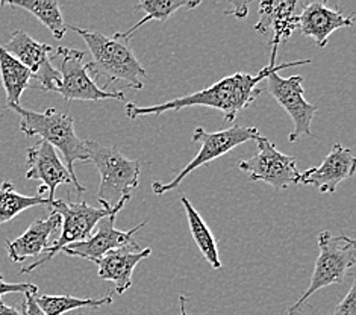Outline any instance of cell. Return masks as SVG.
I'll return each instance as SVG.
<instances>
[{
    "label": "cell",
    "mask_w": 356,
    "mask_h": 315,
    "mask_svg": "<svg viewBox=\"0 0 356 315\" xmlns=\"http://www.w3.org/2000/svg\"><path fill=\"white\" fill-rule=\"evenodd\" d=\"M311 59H299V61L284 63L279 65H266L259 70L258 74H249L238 72L229 74L226 78L220 79L211 87L193 92V95L176 97L167 100L164 104L152 105V106H138L135 104H126L124 113L131 120H137L138 117L144 115H161L167 111H182L190 106H208L220 111L225 115V120L229 123H235L236 115L243 109L249 108L257 97L262 92L259 83L267 79V76L273 72H281L290 67H299L309 64Z\"/></svg>",
    "instance_id": "cell-1"
},
{
    "label": "cell",
    "mask_w": 356,
    "mask_h": 315,
    "mask_svg": "<svg viewBox=\"0 0 356 315\" xmlns=\"http://www.w3.org/2000/svg\"><path fill=\"white\" fill-rule=\"evenodd\" d=\"M67 29L78 33L90 49L91 61L87 63L90 73L106 79L104 90L113 81H122L134 90H143V78H146V69L135 56L129 42L91 29H82L74 24H67Z\"/></svg>",
    "instance_id": "cell-2"
},
{
    "label": "cell",
    "mask_w": 356,
    "mask_h": 315,
    "mask_svg": "<svg viewBox=\"0 0 356 315\" xmlns=\"http://www.w3.org/2000/svg\"><path fill=\"white\" fill-rule=\"evenodd\" d=\"M20 115V131L26 137H40L41 141L49 143L50 146L63 153L65 159V168L74 175V163H88V152L86 141L81 140L74 129V120L70 114L58 113L56 109L49 108L44 113L24 109L20 105L8 106Z\"/></svg>",
    "instance_id": "cell-3"
},
{
    "label": "cell",
    "mask_w": 356,
    "mask_h": 315,
    "mask_svg": "<svg viewBox=\"0 0 356 315\" xmlns=\"http://www.w3.org/2000/svg\"><path fill=\"white\" fill-rule=\"evenodd\" d=\"M129 200L131 197H124L114 207L106 205V203H100L102 208H95L86 202L72 203L64 200H54L49 209L50 212H55V214L61 216V235L58 236V240L54 244H50L49 249L44 252L43 258L31 264L28 267L22 268L20 273H31V271L44 266L49 261H52L64 247L74 243L86 241L87 238H90L91 234L95 232V229L102 218L111 214H118Z\"/></svg>",
    "instance_id": "cell-4"
},
{
    "label": "cell",
    "mask_w": 356,
    "mask_h": 315,
    "mask_svg": "<svg viewBox=\"0 0 356 315\" xmlns=\"http://www.w3.org/2000/svg\"><path fill=\"white\" fill-rule=\"evenodd\" d=\"M88 161L96 165L100 175L97 199L106 205H117L124 197H132L137 190L141 163L126 158L117 147L102 146L97 141L87 140Z\"/></svg>",
    "instance_id": "cell-5"
},
{
    "label": "cell",
    "mask_w": 356,
    "mask_h": 315,
    "mask_svg": "<svg viewBox=\"0 0 356 315\" xmlns=\"http://www.w3.org/2000/svg\"><path fill=\"white\" fill-rule=\"evenodd\" d=\"M317 240L320 255L314 266L311 284L300 299L286 311V315L298 314L309 297L320 291L321 288L343 282L347 273L355 267L356 250L353 238L332 235L329 231H323L318 234Z\"/></svg>",
    "instance_id": "cell-6"
},
{
    "label": "cell",
    "mask_w": 356,
    "mask_h": 315,
    "mask_svg": "<svg viewBox=\"0 0 356 315\" xmlns=\"http://www.w3.org/2000/svg\"><path fill=\"white\" fill-rule=\"evenodd\" d=\"M259 137L261 134L257 127L240 126L236 123L231 127H227V129L217 131V132H208L203 129L202 126L196 127L193 132V141L200 143V150L197 155L193 158L190 164H186L184 167L182 172L177 175L173 181L170 182L155 181L152 184V191H154L156 195H163L168 191L177 188V186L182 184L184 179L190 173H193L194 170H197L202 165L209 164L211 161L226 155V153L234 150L235 147L241 146L244 143L257 141Z\"/></svg>",
    "instance_id": "cell-7"
},
{
    "label": "cell",
    "mask_w": 356,
    "mask_h": 315,
    "mask_svg": "<svg viewBox=\"0 0 356 315\" xmlns=\"http://www.w3.org/2000/svg\"><path fill=\"white\" fill-rule=\"evenodd\" d=\"M56 55L61 56V81H59L55 92L69 104L70 100H124L122 91H106L100 88L91 78L88 64L83 61L86 52L69 47H56Z\"/></svg>",
    "instance_id": "cell-8"
},
{
    "label": "cell",
    "mask_w": 356,
    "mask_h": 315,
    "mask_svg": "<svg viewBox=\"0 0 356 315\" xmlns=\"http://www.w3.org/2000/svg\"><path fill=\"white\" fill-rule=\"evenodd\" d=\"M258 153L238 164L241 172L249 175L253 182H266L275 190H285L293 184H299L298 159L279 152L266 137L257 140Z\"/></svg>",
    "instance_id": "cell-9"
},
{
    "label": "cell",
    "mask_w": 356,
    "mask_h": 315,
    "mask_svg": "<svg viewBox=\"0 0 356 315\" xmlns=\"http://www.w3.org/2000/svg\"><path fill=\"white\" fill-rule=\"evenodd\" d=\"M2 49L31 72L32 79L38 83L35 88L41 91L56 90L61 74L50 63V54L54 52L52 46L33 40L29 33L17 29Z\"/></svg>",
    "instance_id": "cell-10"
},
{
    "label": "cell",
    "mask_w": 356,
    "mask_h": 315,
    "mask_svg": "<svg viewBox=\"0 0 356 315\" xmlns=\"http://www.w3.org/2000/svg\"><path fill=\"white\" fill-rule=\"evenodd\" d=\"M267 90L291 117L294 129L288 140L296 143L302 135H311V123L318 108L305 100L302 76L294 74L290 78H282L279 72H273L267 76Z\"/></svg>",
    "instance_id": "cell-11"
},
{
    "label": "cell",
    "mask_w": 356,
    "mask_h": 315,
    "mask_svg": "<svg viewBox=\"0 0 356 315\" xmlns=\"http://www.w3.org/2000/svg\"><path fill=\"white\" fill-rule=\"evenodd\" d=\"M26 179L43 182L41 186H44L47 199L52 202L55 200L54 194L59 185L72 184L78 193L87 191L86 186L69 173L61 158L58 156L56 149L46 141H38L35 146L26 150Z\"/></svg>",
    "instance_id": "cell-12"
},
{
    "label": "cell",
    "mask_w": 356,
    "mask_h": 315,
    "mask_svg": "<svg viewBox=\"0 0 356 315\" xmlns=\"http://www.w3.org/2000/svg\"><path fill=\"white\" fill-rule=\"evenodd\" d=\"M115 217L117 214H111L102 218L97 223L95 232L86 241L67 245L61 252H64L67 257H78L95 262L102 257H105L108 252L120 249V247L132 243L134 235L147 225V221H143V223L129 229V231H120V229H115L114 226Z\"/></svg>",
    "instance_id": "cell-13"
},
{
    "label": "cell",
    "mask_w": 356,
    "mask_h": 315,
    "mask_svg": "<svg viewBox=\"0 0 356 315\" xmlns=\"http://www.w3.org/2000/svg\"><path fill=\"white\" fill-rule=\"evenodd\" d=\"M355 164L353 150L337 143L318 167L300 173L299 184L316 186L320 193L332 194L337 191L338 185L353 176Z\"/></svg>",
    "instance_id": "cell-14"
},
{
    "label": "cell",
    "mask_w": 356,
    "mask_h": 315,
    "mask_svg": "<svg viewBox=\"0 0 356 315\" xmlns=\"http://www.w3.org/2000/svg\"><path fill=\"white\" fill-rule=\"evenodd\" d=\"M152 249H141V247L132 241L128 245L120 247L108 252L105 257L95 261L99 267L97 276L102 280H109L115 285L117 294H124V291L132 286V273L138 264L149 258Z\"/></svg>",
    "instance_id": "cell-15"
},
{
    "label": "cell",
    "mask_w": 356,
    "mask_h": 315,
    "mask_svg": "<svg viewBox=\"0 0 356 315\" xmlns=\"http://www.w3.org/2000/svg\"><path fill=\"white\" fill-rule=\"evenodd\" d=\"M353 23V17H347L338 8H329L325 2L305 5L302 13L298 15V29L318 47H325L329 37L337 29L352 28Z\"/></svg>",
    "instance_id": "cell-16"
},
{
    "label": "cell",
    "mask_w": 356,
    "mask_h": 315,
    "mask_svg": "<svg viewBox=\"0 0 356 315\" xmlns=\"http://www.w3.org/2000/svg\"><path fill=\"white\" fill-rule=\"evenodd\" d=\"M298 2H261L259 15L261 19L255 24V31L266 35L273 31V40H271V56L268 65H276V56L281 42H285L298 29V14L296 8Z\"/></svg>",
    "instance_id": "cell-17"
},
{
    "label": "cell",
    "mask_w": 356,
    "mask_h": 315,
    "mask_svg": "<svg viewBox=\"0 0 356 315\" xmlns=\"http://www.w3.org/2000/svg\"><path fill=\"white\" fill-rule=\"evenodd\" d=\"M61 216L50 212L47 218H38L15 240H5V249L8 258L13 262L20 264L28 258H35L44 253L50 247V235L61 229Z\"/></svg>",
    "instance_id": "cell-18"
},
{
    "label": "cell",
    "mask_w": 356,
    "mask_h": 315,
    "mask_svg": "<svg viewBox=\"0 0 356 315\" xmlns=\"http://www.w3.org/2000/svg\"><path fill=\"white\" fill-rule=\"evenodd\" d=\"M181 202L184 205L186 218H188L190 232L194 238V243H196L197 249L200 250L203 258L207 259L211 267L214 270L222 268V261H220L216 236L211 232V229L205 223V220L199 214V211L193 207V203L188 199H186V195H181Z\"/></svg>",
    "instance_id": "cell-19"
},
{
    "label": "cell",
    "mask_w": 356,
    "mask_h": 315,
    "mask_svg": "<svg viewBox=\"0 0 356 315\" xmlns=\"http://www.w3.org/2000/svg\"><path fill=\"white\" fill-rule=\"evenodd\" d=\"M199 5L200 0H143V2H138L135 5V8L141 10L143 13H146V15H144L137 24H134L131 29L124 32H117L114 33V37L129 41L134 37V33L141 26H144L147 22H167L176 11H179L181 8L194 10V8H197Z\"/></svg>",
    "instance_id": "cell-20"
},
{
    "label": "cell",
    "mask_w": 356,
    "mask_h": 315,
    "mask_svg": "<svg viewBox=\"0 0 356 315\" xmlns=\"http://www.w3.org/2000/svg\"><path fill=\"white\" fill-rule=\"evenodd\" d=\"M0 78L6 95V108L20 105L23 91L31 87L32 74L0 46Z\"/></svg>",
    "instance_id": "cell-21"
},
{
    "label": "cell",
    "mask_w": 356,
    "mask_h": 315,
    "mask_svg": "<svg viewBox=\"0 0 356 315\" xmlns=\"http://www.w3.org/2000/svg\"><path fill=\"white\" fill-rule=\"evenodd\" d=\"M0 5L22 8V10L35 15L54 33L56 40H61L65 35L67 24L63 19V14L56 0H10V2H0Z\"/></svg>",
    "instance_id": "cell-22"
},
{
    "label": "cell",
    "mask_w": 356,
    "mask_h": 315,
    "mask_svg": "<svg viewBox=\"0 0 356 315\" xmlns=\"http://www.w3.org/2000/svg\"><path fill=\"white\" fill-rule=\"evenodd\" d=\"M52 200L40 195H24L17 193L13 182L5 181L0 185V225L8 223L23 211L33 207H50Z\"/></svg>",
    "instance_id": "cell-23"
},
{
    "label": "cell",
    "mask_w": 356,
    "mask_h": 315,
    "mask_svg": "<svg viewBox=\"0 0 356 315\" xmlns=\"http://www.w3.org/2000/svg\"><path fill=\"white\" fill-rule=\"evenodd\" d=\"M40 309L46 315H63L73 309L81 308H99V306L113 303V296L102 297V299H81V297H73L69 294L64 296H49L43 294L33 296Z\"/></svg>",
    "instance_id": "cell-24"
},
{
    "label": "cell",
    "mask_w": 356,
    "mask_h": 315,
    "mask_svg": "<svg viewBox=\"0 0 356 315\" xmlns=\"http://www.w3.org/2000/svg\"><path fill=\"white\" fill-rule=\"evenodd\" d=\"M11 293H31V294H38V286L28 282H19V284H10L6 282L5 277L0 275V299L5 294H11Z\"/></svg>",
    "instance_id": "cell-25"
},
{
    "label": "cell",
    "mask_w": 356,
    "mask_h": 315,
    "mask_svg": "<svg viewBox=\"0 0 356 315\" xmlns=\"http://www.w3.org/2000/svg\"><path fill=\"white\" fill-rule=\"evenodd\" d=\"M332 315H356V291L355 280L352 282L349 291L344 296V299L337 305Z\"/></svg>",
    "instance_id": "cell-26"
},
{
    "label": "cell",
    "mask_w": 356,
    "mask_h": 315,
    "mask_svg": "<svg viewBox=\"0 0 356 315\" xmlns=\"http://www.w3.org/2000/svg\"><path fill=\"white\" fill-rule=\"evenodd\" d=\"M33 296H35V294H31V293L24 294L23 315H46L43 311L40 309V306L37 305L35 299H33Z\"/></svg>",
    "instance_id": "cell-27"
},
{
    "label": "cell",
    "mask_w": 356,
    "mask_h": 315,
    "mask_svg": "<svg viewBox=\"0 0 356 315\" xmlns=\"http://www.w3.org/2000/svg\"><path fill=\"white\" fill-rule=\"evenodd\" d=\"M232 8H234V10L226 11V14H234L235 17H240V19H243V17L248 15L249 3H234Z\"/></svg>",
    "instance_id": "cell-28"
},
{
    "label": "cell",
    "mask_w": 356,
    "mask_h": 315,
    "mask_svg": "<svg viewBox=\"0 0 356 315\" xmlns=\"http://www.w3.org/2000/svg\"><path fill=\"white\" fill-rule=\"evenodd\" d=\"M0 315H23V314L20 311H17L15 308L8 306L2 299H0Z\"/></svg>",
    "instance_id": "cell-29"
},
{
    "label": "cell",
    "mask_w": 356,
    "mask_h": 315,
    "mask_svg": "<svg viewBox=\"0 0 356 315\" xmlns=\"http://www.w3.org/2000/svg\"><path fill=\"white\" fill-rule=\"evenodd\" d=\"M186 302H188V299H186L185 296H179V309H181V315H186Z\"/></svg>",
    "instance_id": "cell-30"
}]
</instances>
